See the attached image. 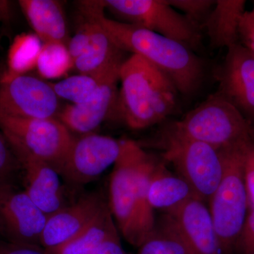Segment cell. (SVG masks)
Wrapping results in <instances>:
<instances>
[{"label": "cell", "mask_w": 254, "mask_h": 254, "mask_svg": "<svg viewBox=\"0 0 254 254\" xmlns=\"http://www.w3.org/2000/svg\"><path fill=\"white\" fill-rule=\"evenodd\" d=\"M79 14L98 23L124 52L141 56L170 79L179 93L190 98L205 79L203 60L180 42L143 28L106 17L103 1H79Z\"/></svg>", "instance_id": "cell-1"}, {"label": "cell", "mask_w": 254, "mask_h": 254, "mask_svg": "<svg viewBox=\"0 0 254 254\" xmlns=\"http://www.w3.org/2000/svg\"><path fill=\"white\" fill-rule=\"evenodd\" d=\"M120 82L113 115L130 129H145L161 123L176 111L177 88L161 71L139 55H131L122 64Z\"/></svg>", "instance_id": "cell-2"}, {"label": "cell", "mask_w": 254, "mask_h": 254, "mask_svg": "<svg viewBox=\"0 0 254 254\" xmlns=\"http://www.w3.org/2000/svg\"><path fill=\"white\" fill-rule=\"evenodd\" d=\"M251 141L220 150L223 173L208 208L222 254H238L239 241L250 209L244 162Z\"/></svg>", "instance_id": "cell-3"}, {"label": "cell", "mask_w": 254, "mask_h": 254, "mask_svg": "<svg viewBox=\"0 0 254 254\" xmlns=\"http://www.w3.org/2000/svg\"><path fill=\"white\" fill-rule=\"evenodd\" d=\"M252 127L215 92L165 132L221 150L252 141Z\"/></svg>", "instance_id": "cell-4"}, {"label": "cell", "mask_w": 254, "mask_h": 254, "mask_svg": "<svg viewBox=\"0 0 254 254\" xmlns=\"http://www.w3.org/2000/svg\"><path fill=\"white\" fill-rule=\"evenodd\" d=\"M0 131L14 153H27L56 170L74 138L57 118H23L0 113Z\"/></svg>", "instance_id": "cell-5"}, {"label": "cell", "mask_w": 254, "mask_h": 254, "mask_svg": "<svg viewBox=\"0 0 254 254\" xmlns=\"http://www.w3.org/2000/svg\"><path fill=\"white\" fill-rule=\"evenodd\" d=\"M103 4L120 22L180 42L193 51L201 44V28L165 0H105Z\"/></svg>", "instance_id": "cell-6"}, {"label": "cell", "mask_w": 254, "mask_h": 254, "mask_svg": "<svg viewBox=\"0 0 254 254\" xmlns=\"http://www.w3.org/2000/svg\"><path fill=\"white\" fill-rule=\"evenodd\" d=\"M163 161L173 165L179 176L206 203L218 187L223 173L220 150L204 143L174 136L165 132Z\"/></svg>", "instance_id": "cell-7"}, {"label": "cell", "mask_w": 254, "mask_h": 254, "mask_svg": "<svg viewBox=\"0 0 254 254\" xmlns=\"http://www.w3.org/2000/svg\"><path fill=\"white\" fill-rule=\"evenodd\" d=\"M149 155L136 141L121 140V151L110 177V212L119 232L131 245L134 242L140 171Z\"/></svg>", "instance_id": "cell-8"}, {"label": "cell", "mask_w": 254, "mask_h": 254, "mask_svg": "<svg viewBox=\"0 0 254 254\" xmlns=\"http://www.w3.org/2000/svg\"><path fill=\"white\" fill-rule=\"evenodd\" d=\"M120 151L121 140L95 133L81 135L73 138L57 171L72 185H86L114 166Z\"/></svg>", "instance_id": "cell-9"}, {"label": "cell", "mask_w": 254, "mask_h": 254, "mask_svg": "<svg viewBox=\"0 0 254 254\" xmlns=\"http://www.w3.org/2000/svg\"><path fill=\"white\" fill-rule=\"evenodd\" d=\"M59 98L50 83L26 74L0 76V113L23 118H53Z\"/></svg>", "instance_id": "cell-10"}, {"label": "cell", "mask_w": 254, "mask_h": 254, "mask_svg": "<svg viewBox=\"0 0 254 254\" xmlns=\"http://www.w3.org/2000/svg\"><path fill=\"white\" fill-rule=\"evenodd\" d=\"M217 78V93L254 127V55L240 43L229 47Z\"/></svg>", "instance_id": "cell-11"}, {"label": "cell", "mask_w": 254, "mask_h": 254, "mask_svg": "<svg viewBox=\"0 0 254 254\" xmlns=\"http://www.w3.org/2000/svg\"><path fill=\"white\" fill-rule=\"evenodd\" d=\"M47 218L24 190L0 186V234L6 240L41 247Z\"/></svg>", "instance_id": "cell-12"}, {"label": "cell", "mask_w": 254, "mask_h": 254, "mask_svg": "<svg viewBox=\"0 0 254 254\" xmlns=\"http://www.w3.org/2000/svg\"><path fill=\"white\" fill-rule=\"evenodd\" d=\"M123 63L114 65L105 73L99 88L91 99L81 104L66 105L60 110L57 118L70 131L81 135L93 133L113 115L118 99L120 71Z\"/></svg>", "instance_id": "cell-13"}, {"label": "cell", "mask_w": 254, "mask_h": 254, "mask_svg": "<svg viewBox=\"0 0 254 254\" xmlns=\"http://www.w3.org/2000/svg\"><path fill=\"white\" fill-rule=\"evenodd\" d=\"M108 205L101 195L91 193L50 215L42 232L41 247L45 250H52L72 240Z\"/></svg>", "instance_id": "cell-14"}, {"label": "cell", "mask_w": 254, "mask_h": 254, "mask_svg": "<svg viewBox=\"0 0 254 254\" xmlns=\"http://www.w3.org/2000/svg\"><path fill=\"white\" fill-rule=\"evenodd\" d=\"M190 254H222L208 206L198 198H192L166 212Z\"/></svg>", "instance_id": "cell-15"}, {"label": "cell", "mask_w": 254, "mask_h": 254, "mask_svg": "<svg viewBox=\"0 0 254 254\" xmlns=\"http://www.w3.org/2000/svg\"><path fill=\"white\" fill-rule=\"evenodd\" d=\"M24 173V191L47 217L59 211L65 203L60 175L41 159L24 153H14Z\"/></svg>", "instance_id": "cell-16"}, {"label": "cell", "mask_w": 254, "mask_h": 254, "mask_svg": "<svg viewBox=\"0 0 254 254\" xmlns=\"http://www.w3.org/2000/svg\"><path fill=\"white\" fill-rule=\"evenodd\" d=\"M18 4L28 23L43 43L66 45L68 36L66 18L61 3L55 0H20Z\"/></svg>", "instance_id": "cell-17"}, {"label": "cell", "mask_w": 254, "mask_h": 254, "mask_svg": "<svg viewBox=\"0 0 254 254\" xmlns=\"http://www.w3.org/2000/svg\"><path fill=\"white\" fill-rule=\"evenodd\" d=\"M194 198L198 197L190 185L177 174L170 172L163 160H157L148 183V200L151 208L166 213Z\"/></svg>", "instance_id": "cell-18"}, {"label": "cell", "mask_w": 254, "mask_h": 254, "mask_svg": "<svg viewBox=\"0 0 254 254\" xmlns=\"http://www.w3.org/2000/svg\"><path fill=\"white\" fill-rule=\"evenodd\" d=\"M246 10L244 0H218L203 23L210 46L228 48L240 43L239 29Z\"/></svg>", "instance_id": "cell-19"}, {"label": "cell", "mask_w": 254, "mask_h": 254, "mask_svg": "<svg viewBox=\"0 0 254 254\" xmlns=\"http://www.w3.org/2000/svg\"><path fill=\"white\" fill-rule=\"evenodd\" d=\"M91 23V38L84 53L73 62V68L81 74L98 76L116 64L123 63V53L106 32L88 16Z\"/></svg>", "instance_id": "cell-20"}, {"label": "cell", "mask_w": 254, "mask_h": 254, "mask_svg": "<svg viewBox=\"0 0 254 254\" xmlns=\"http://www.w3.org/2000/svg\"><path fill=\"white\" fill-rule=\"evenodd\" d=\"M120 235L109 205L91 225L64 245L45 250L47 254H94L110 239Z\"/></svg>", "instance_id": "cell-21"}, {"label": "cell", "mask_w": 254, "mask_h": 254, "mask_svg": "<svg viewBox=\"0 0 254 254\" xmlns=\"http://www.w3.org/2000/svg\"><path fill=\"white\" fill-rule=\"evenodd\" d=\"M137 250L136 254H190L166 213L155 222L153 231Z\"/></svg>", "instance_id": "cell-22"}, {"label": "cell", "mask_w": 254, "mask_h": 254, "mask_svg": "<svg viewBox=\"0 0 254 254\" xmlns=\"http://www.w3.org/2000/svg\"><path fill=\"white\" fill-rule=\"evenodd\" d=\"M43 44L36 34L26 33L16 37L10 48L9 70L4 73L5 76L26 74L36 68Z\"/></svg>", "instance_id": "cell-23"}, {"label": "cell", "mask_w": 254, "mask_h": 254, "mask_svg": "<svg viewBox=\"0 0 254 254\" xmlns=\"http://www.w3.org/2000/svg\"><path fill=\"white\" fill-rule=\"evenodd\" d=\"M73 68V60L66 45L43 43L36 68L41 77L46 79L61 78Z\"/></svg>", "instance_id": "cell-24"}, {"label": "cell", "mask_w": 254, "mask_h": 254, "mask_svg": "<svg viewBox=\"0 0 254 254\" xmlns=\"http://www.w3.org/2000/svg\"><path fill=\"white\" fill-rule=\"evenodd\" d=\"M107 71L96 76L79 73L50 85L59 99L63 98L74 105L81 104L91 99L96 93Z\"/></svg>", "instance_id": "cell-25"}, {"label": "cell", "mask_w": 254, "mask_h": 254, "mask_svg": "<svg viewBox=\"0 0 254 254\" xmlns=\"http://www.w3.org/2000/svg\"><path fill=\"white\" fill-rule=\"evenodd\" d=\"M215 1L213 0H170L166 2L174 9L181 11L185 16L202 28Z\"/></svg>", "instance_id": "cell-26"}, {"label": "cell", "mask_w": 254, "mask_h": 254, "mask_svg": "<svg viewBox=\"0 0 254 254\" xmlns=\"http://www.w3.org/2000/svg\"><path fill=\"white\" fill-rule=\"evenodd\" d=\"M20 168L17 158L0 131V186H13V179Z\"/></svg>", "instance_id": "cell-27"}, {"label": "cell", "mask_w": 254, "mask_h": 254, "mask_svg": "<svg viewBox=\"0 0 254 254\" xmlns=\"http://www.w3.org/2000/svg\"><path fill=\"white\" fill-rule=\"evenodd\" d=\"M81 23L77 31L67 43L70 56L73 60L77 59L86 52L91 38V23L89 20L81 16Z\"/></svg>", "instance_id": "cell-28"}, {"label": "cell", "mask_w": 254, "mask_h": 254, "mask_svg": "<svg viewBox=\"0 0 254 254\" xmlns=\"http://www.w3.org/2000/svg\"><path fill=\"white\" fill-rule=\"evenodd\" d=\"M239 42L254 57V6L242 16L239 29Z\"/></svg>", "instance_id": "cell-29"}, {"label": "cell", "mask_w": 254, "mask_h": 254, "mask_svg": "<svg viewBox=\"0 0 254 254\" xmlns=\"http://www.w3.org/2000/svg\"><path fill=\"white\" fill-rule=\"evenodd\" d=\"M244 173L248 195L249 207L254 208V144L251 141L246 148Z\"/></svg>", "instance_id": "cell-30"}, {"label": "cell", "mask_w": 254, "mask_h": 254, "mask_svg": "<svg viewBox=\"0 0 254 254\" xmlns=\"http://www.w3.org/2000/svg\"><path fill=\"white\" fill-rule=\"evenodd\" d=\"M238 254H254V208L249 209L239 241Z\"/></svg>", "instance_id": "cell-31"}, {"label": "cell", "mask_w": 254, "mask_h": 254, "mask_svg": "<svg viewBox=\"0 0 254 254\" xmlns=\"http://www.w3.org/2000/svg\"><path fill=\"white\" fill-rule=\"evenodd\" d=\"M0 254H47L39 246L23 245L0 240Z\"/></svg>", "instance_id": "cell-32"}, {"label": "cell", "mask_w": 254, "mask_h": 254, "mask_svg": "<svg viewBox=\"0 0 254 254\" xmlns=\"http://www.w3.org/2000/svg\"><path fill=\"white\" fill-rule=\"evenodd\" d=\"M94 254H128L124 250L120 235L105 242Z\"/></svg>", "instance_id": "cell-33"}, {"label": "cell", "mask_w": 254, "mask_h": 254, "mask_svg": "<svg viewBox=\"0 0 254 254\" xmlns=\"http://www.w3.org/2000/svg\"><path fill=\"white\" fill-rule=\"evenodd\" d=\"M11 2L6 0H0V21H8L11 16Z\"/></svg>", "instance_id": "cell-34"}, {"label": "cell", "mask_w": 254, "mask_h": 254, "mask_svg": "<svg viewBox=\"0 0 254 254\" xmlns=\"http://www.w3.org/2000/svg\"><path fill=\"white\" fill-rule=\"evenodd\" d=\"M251 138H252V141L254 144V127H252V131H251Z\"/></svg>", "instance_id": "cell-35"}, {"label": "cell", "mask_w": 254, "mask_h": 254, "mask_svg": "<svg viewBox=\"0 0 254 254\" xmlns=\"http://www.w3.org/2000/svg\"></svg>", "instance_id": "cell-36"}]
</instances>
